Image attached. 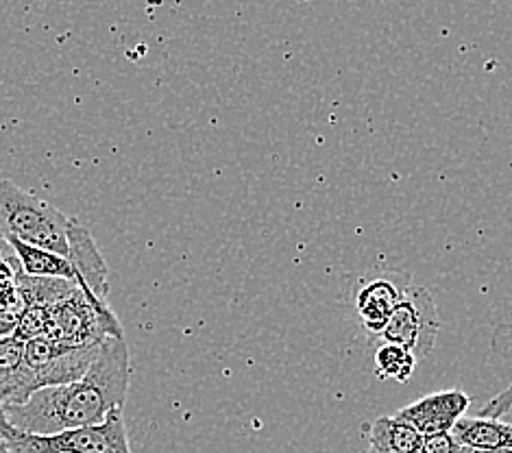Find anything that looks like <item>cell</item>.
I'll use <instances>...</instances> for the list:
<instances>
[{
  "instance_id": "cell-1",
  "label": "cell",
  "mask_w": 512,
  "mask_h": 453,
  "mask_svg": "<svg viewBox=\"0 0 512 453\" xmlns=\"http://www.w3.org/2000/svg\"><path fill=\"white\" fill-rule=\"evenodd\" d=\"M131 358L125 338H105L90 371L64 386L42 388L18 406H0L11 427L53 436L101 423L109 410L125 408Z\"/></svg>"
},
{
  "instance_id": "cell-2",
  "label": "cell",
  "mask_w": 512,
  "mask_h": 453,
  "mask_svg": "<svg viewBox=\"0 0 512 453\" xmlns=\"http://www.w3.org/2000/svg\"><path fill=\"white\" fill-rule=\"evenodd\" d=\"M101 345L103 342L85 347H66L46 336L27 340L24 342L22 366L3 406H18L42 388L77 382L90 371Z\"/></svg>"
},
{
  "instance_id": "cell-3",
  "label": "cell",
  "mask_w": 512,
  "mask_h": 453,
  "mask_svg": "<svg viewBox=\"0 0 512 453\" xmlns=\"http://www.w3.org/2000/svg\"><path fill=\"white\" fill-rule=\"evenodd\" d=\"M70 218L33 192L0 179V234L68 257Z\"/></svg>"
},
{
  "instance_id": "cell-4",
  "label": "cell",
  "mask_w": 512,
  "mask_h": 453,
  "mask_svg": "<svg viewBox=\"0 0 512 453\" xmlns=\"http://www.w3.org/2000/svg\"><path fill=\"white\" fill-rule=\"evenodd\" d=\"M0 438L14 453H133L127 436L125 408H114L101 423L53 436H38L11 427L0 412Z\"/></svg>"
},
{
  "instance_id": "cell-5",
  "label": "cell",
  "mask_w": 512,
  "mask_h": 453,
  "mask_svg": "<svg viewBox=\"0 0 512 453\" xmlns=\"http://www.w3.org/2000/svg\"><path fill=\"white\" fill-rule=\"evenodd\" d=\"M438 332H441V316H438L434 297L425 288L410 284L377 338L404 347L417 358H428Z\"/></svg>"
},
{
  "instance_id": "cell-6",
  "label": "cell",
  "mask_w": 512,
  "mask_h": 453,
  "mask_svg": "<svg viewBox=\"0 0 512 453\" xmlns=\"http://www.w3.org/2000/svg\"><path fill=\"white\" fill-rule=\"evenodd\" d=\"M410 284V275L404 273H384L358 281L353 305H356L360 321L371 336L382 334L390 314L395 312L399 301L404 299Z\"/></svg>"
},
{
  "instance_id": "cell-7",
  "label": "cell",
  "mask_w": 512,
  "mask_h": 453,
  "mask_svg": "<svg viewBox=\"0 0 512 453\" xmlns=\"http://www.w3.org/2000/svg\"><path fill=\"white\" fill-rule=\"evenodd\" d=\"M471 406V397L460 388L443 390L423 399H417L410 406L397 412L399 419L410 423L421 436L449 434L454 425L465 416Z\"/></svg>"
},
{
  "instance_id": "cell-8",
  "label": "cell",
  "mask_w": 512,
  "mask_h": 453,
  "mask_svg": "<svg viewBox=\"0 0 512 453\" xmlns=\"http://www.w3.org/2000/svg\"><path fill=\"white\" fill-rule=\"evenodd\" d=\"M68 260L75 266L77 286L83 292H92L96 299L107 301L109 271L105 257L99 247H96L92 231L75 216H70L68 223Z\"/></svg>"
},
{
  "instance_id": "cell-9",
  "label": "cell",
  "mask_w": 512,
  "mask_h": 453,
  "mask_svg": "<svg viewBox=\"0 0 512 453\" xmlns=\"http://www.w3.org/2000/svg\"><path fill=\"white\" fill-rule=\"evenodd\" d=\"M451 436L460 447L475 451L512 449V423L502 419H486V416H462L454 425Z\"/></svg>"
},
{
  "instance_id": "cell-10",
  "label": "cell",
  "mask_w": 512,
  "mask_h": 453,
  "mask_svg": "<svg viewBox=\"0 0 512 453\" xmlns=\"http://www.w3.org/2000/svg\"><path fill=\"white\" fill-rule=\"evenodd\" d=\"M362 432L369 438L371 449L380 453H419L423 445V436L397 414L364 423Z\"/></svg>"
},
{
  "instance_id": "cell-11",
  "label": "cell",
  "mask_w": 512,
  "mask_h": 453,
  "mask_svg": "<svg viewBox=\"0 0 512 453\" xmlns=\"http://www.w3.org/2000/svg\"><path fill=\"white\" fill-rule=\"evenodd\" d=\"M11 249H14L18 264L24 273L29 277H42V279H66L75 281L77 284V273L75 266L70 264L68 257L57 255L53 251H46L40 247H33V244L20 242L16 238H5Z\"/></svg>"
},
{
  "instance_id": "cell-12",
  "label": "cell",
  "mask_w": 512,
  "mask_h": 453,
  "mask_svg": "<svg viewBox=\"0 0 512 453\" xmlns=\"http://www.w3.org/2000/svg\"><path fill=\"white\" fill-rule=\"evenodd\" d=\"M419 358L412 351L382 342L375 351V375L380 379H393V382L406 384L417 371Z\"/></svg>"
},
{
  "instance_id": "cell-13",
  "label": "cell",
  "mask_w": 512,
  "mask_h": 453,
  "mask_svg": "<svg viewBox=\"0 0 512 453\" xmlns=\"http://www.w3.org/2000/svg\"><path fill=\"white\" fill-rule=\"evenodd\" d=\"M491 349L495 355H499V358L512 360V321L495 325L491 334ZM510 410H512V384L504 388L502 393H497L491 401H486L478 416H486V419H502V416L508 414Z\"/></svg>"
},
{
  "instance_id": "cell-14",
  "label": "cell",
  "mask_w": 512,
  "mask_h": 453,
  "mask_svg": "<svg viewBox=\"0 0 512 453\" xmlns=\"http://www.w3.org/2000/svg\"><path fill=\"white\" fill-rule=\"evenodd\" d=\"M460 445L456 438L449 434H434V436H423V445L419 453H458Z\"/></svg>"
},
{
  "instance_id": "cell-15",
  "label": "cell",
  "mask_w": 512,
  "mask_h": 453,
  "mask_svg": "<svg viewBox=\"0 0 512 453\" xmlns=\"http://www.w3.org/2000/svg\"><path fill=\"white\" fill-rule=\"evenodd\" d=\"M16 325L14 321H9L3 314H0V338H7V336H14L16 334Z\"/></svg>"
},
{
  "instance_id": "cell-16",
  "label": "cell",
  "mask_w": 512,
  "mask_h": 453,
  "mask_svg": "<svg viewBox=\"0 0 512 453\" xmlns=\"http://www.w3.org/2000/svg\"><path fill=\"white\" fill-rule=\"evenodd\" d=\"M14 257H16V253H14V249H11V244L5 240L3 234H0V262L14 260Z\"/></svg>"
},
{
  "instance_id": "cell-17",
  "label": "cell",
  "mask_w": 512,
  "mask_h": 453,
  "mask_svg": "<svg viewBox=\"0 0 512 453\" xmlns=\"http://www.w3.org/2000/svg\"><path fill=\"white\" fill-rule=\"evenodd\" d=\"M458 453H512V449H497V451H475V449H467V447H460Z\"/></svg>"
},
{
  "instance_id": "cell-18",
  "label": "cell",
  "mask_w": 512,
  "mask_h": 453,
  "mask_svg": "<svg viewBox=\"0 0 512 453\" xmlns=\"http://www.w3.org/2000/svg\"><path fill=\"white\" fill-rule=\"evenodd\" d=\"M0 453H14V451H11V449H9V445L5 443V440H3V438H0Z\"/></svg>"
},
{
  "instance_id": "cell-19",
  "label": "cell",
  "mask_w": 512,
  "mask_h": 453,
  "mask_svg": "<svg viewBox=\"0 0 512 453\" xmlns=\"http://www.w3.org/2000/svg\"><path fill=\"white\" fill-rule=\"evenodd\" d=\"M367 453H380V451H375V449H369V451H367Z\"/></svg>"
}]
</instances>
